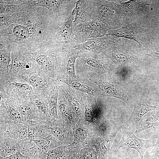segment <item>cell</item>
<instances>
[{
    "label": "cell",
    "mask_w": 159,
    "mask_h": 159,
    "mask_svg": "<svg viewBox=\"0 0 159 159\" xmlns=\"http://www.w3.org/2000/svg\"><path fill=\"white\" fill-rule=\"evenodd\" d=\"M75 67L102 73L111 71L113 67L102 52H87L80 53L76 60Z\"/></svg>",
    "instance_id": "1"
},
{
    "label": "cell",
    "mask_w": 159,
    "mask_h": 159,
    "mask_svg": "<svg viewBox=\"0 0 159 159\" xmlns=\"http://www.w3.org/2000/svg\"><path fill=\"white\" fill-rule=\"evenodd\" d=\"M72 29L76 45L90 39L102 37L107 31L104 23L97 19L78 23L73 26Z\"/></svg>",
    "instance_id": "2"
},
{
    "label": "cell",
    "mask_w": 159,
    "mask_h": 159,
    "mask_svg": "<svg viewBox=\"0 0 159 159\" xmlns=\"http://www.w3.org/2000/svg\"><path fill=\"white\" fill-rule=\"evenodd\" d=\"M88 79L98 86L101 95L116 97L126 103H131L132 102L130 94L120 87L110 84L99 78L90 77Z\"/></svg>",
    "instance_id": "3"
},
{
    "label": "cell",
    "mask_w": 159,
    "mask_h": 159,
    "mask_svg": "<svg viewBox=\"0 0 159 159\" xmlns=\"http://www.w3.org/2000/svg\"><path fill=\"white\" fill-rule=\"evenodd\" d=\"M155 138L149 140L141 139L136 137L133 133H124L120 142L115 146V151L117 152L121 147L125 146L133 148L139 153L141 159H144V154L149 148L154 146Z\"/></svg>",
    "instance_id": "4"
},
{
    "label": "cell",
    "mask_w": 159,
    "mask_h": 159,
    "mask_svg": "<svg viewBox=\"0 0 159 159\" xmlns=\"http://www.w3.org/2000/svg\"><path fill=\"white\" fill-rule=\"evenodd\" d=\"M93 0H77L72 14L74 16L72 27L81 22H86L92 20L91 12Z\"/></svg>",
    "instance_id": "5"
},
{
    "label": "cell",
    "mask_w": 159,
    "mask_h": 159,
    "mask_svg": "<svg viewBox=\"0 0 159 159\" xmlns=\"http://www.w3.org/2000/svg\"><path fill=\"white\" fill-rule=\"evenodd\" d=\"M112 42L109 37H101L88 40L74 47L80 53L87 52H103Z\"/></svg>",
    "instance_id": "6"
},
{
    "label": "cell",
    "mask_w": 159,
    "mask_h": 159,
    "mask_svg": "<svg viewBox=\"0 0 159 159\" xmlns=\"http://www.w3.org/2000/svg\"><path fill=\"white\" fill-rule=\"evenodd\" d=\"M74 18V16L72 14L58 30L59 38L65 42L67 46L76 45L75 36L72 29Z\"/></svg>",
    "instance_id": "7"
},
{
    "label": "cell",
    "mask_w": 159,
    "mask_h": 159,
    "mask_svg": "<svg viewBox=\"0 0 159 159\" xmlns=\"http://www.w3.org/2000/svg\"><path fill=\"white\" fill-rule=\"evenodd\" d=\"M158 106L151 105L141 102H135L133 110L129 117L127 122L135 127L145 114L150 111L154 110Z\"/></svg>",
    "instance_id": "8"
},
{
    "label": "cell",
    "mask_w": 159,
    "mask_h": 159,
    "mask_svg": "<svg viewBox=\"0 0 159 159\" xmlns=\"http://www.w3.org/2000/svg\"><path fill=\"white\" fill-rule=\"evenodd\" d=\"M70 84L73 88L84 93L87 94L91 96H96L100 95L98 88L96 89L86 82L79 81L76 79L72 80Z\"/></svg>",
    "instance_id": "9"
},
{
    "label": "cell",
    "mask_w": 159,
    "mask_h": 159,
    "mask_svg": "<svg viewBox=\"0 0 159 159\" xmlns=\"http://www.w3.org/2000/svg\"><path fill=\"white\" fill-rule=\"evenodd\" d=\"M102 53L115 63H125L131 59L130 57L128 55L122 53L115 48L106 50Z\"/></svg>",
    "instance_id": "10"
},
{
    "label": "cell",
    "mask_w": 159,
    "mask_h": 159,
    "mask_svg": "<svg viewBox=\"0 0 159 159\" xmlns=\"http://www.w3.org/2000/svg\"><path fill=\"white\" fill-rule=\"evenodd\" d=\"M58 97V92L54 90L50 94L48 99L49 113L52 117H56L57 116V105Z\"/></svg>",
    "instance_id": "11"
},
{
    "label": "cell",
    "mask_w": 159,
    "mask_h": 159,
    "mask_svg": "<svg viewBox=\"0 0 159 159\" xmlns=\"http://www.w3.org/2000/svg\"><path fill=\"white\" fill-rule=\"evenodd\" d=\"M107 35H111L118 37H124L128 39H134L136 41L135 37L132 33L125 29H120L109 31Z\"/></svg>",
    "instance_id": "12"
},
{
    "label": "cell",
    "mask_w": 159,
    "mask_h": 159,
    "mask_svg": "<svg viewBox=\"0 0 159 159\" xmlns=\"http://www.w3.org/2000/svg\"><path fill=\"white\" fill-rule=\"evenodd\" d=\"M154 120L153 117L151 116L146 120L139 122L135 126L136 132H139L145 130L153 127Z\"/></svg>",
    "instance_id": "13"
},
{
    "label": "cell",
    "mask_w": 159,
    "mask_h": 159,
    "mask_svg": "<svg viewBox=\"0 0 159 159\" xmlns=\"http://www.w3.org/2000/svg\"><path fill=\"white\" fill-rule=\"evenodd\" d=\"M13 31L15 35L20 38L25 39L29 36L28 32L27 29L21 25L15 26L14 28Z\"/></svg>",
    "instance_id": "14"
},
{
    "label": "cell",
    "mask_w": 159,
    "mask_h": 159,
    "mask_svg": "<svg viewBox=\"0 0 159 159\" xmlns=\"http://www.w3.org/2000/svg\"><path fill=\"white\" fill-rule=\"evenodd\" d=\"M69 98V100L72 109L74 111L77 113H80L81 109L80 104L74 97V94L69 93L66 95Z\"/></svg>",
    "instance_id": "15"
},
{
    "label": "cell",
    "mask_w": 159,
    "mask_h": 159,
    "mask_svg": "<svg viewBox=\"0 0 159 159\" xmlns=\"http://www.w3.org/2000/svg\"><path fill=\"white\" fill-rule=\"evenodd\" d=\"M29 81L32 86L36 87H42L45 84V81L43 79L36 76L31 77Z\"/></svg>",
    "instance_id": "16"
},
{
    "label": "cell",
    "mask_w": 159,
    "mask_h": 159,
    "mask_svg": "<svg viewBox=\"0 0 159 159\" xmlns=\"http://www.w3.org/2000/svg\"><path fill=\"white\" fill-rule=\"evenodd\" d=\"M15 148L12 146H5L1 148V157L8 156L16 152Z\"/></svg>",
    "instance_id": "17"
},
{
    "label": "cell",
    "mask_w": 159,
    "mask_h": 159,
    "mask_svg": "<svg viewBox=\"0 0 159 159\" xmlns=\"http://www.w3.org/2000/svg\"><path fill=\"white\" fill-rule=\"evenodd\" d=\"M149 159H159V136L151 150L149 157Z\"/></svg>",
    "instance_id": "18"
},
{
    "label": "cell",
    "mask_w": 159,
    "mask_h": 159,
    "mask_svg": "<svg viewBox=\"0 0 159 159\" xmlns=\"http://www.w3.org/2000/svg\"><path fill=\"white\" fill-rule=\"evenodd\" d=\"M110 144L111 141L110 139H105L102 143L100 147L99 151L100 153L103 155L105 154L109 150Z\"/></svg>",
    "instance_id": "19"
},
{
    "label": "cell",
    "mask_w": 159,
    "mask_h": 159,
    "mask_svg": "<svg viewBox=\"0 0 159 159\" xmlns=\"http://www.w3.org/2000/svg\"><path fill=\"white\" fill-rule=\"evenodd\" d=\"M80 159H97V155L94 151L88 150L81 154Z\"/></svg>",
    "instance_id": "20"
},
{
    "label": "cell",
    "mask_w": 159,
    "mask_h": 159,
    "mask_svg": "<svg viewBox=\"0 0 159 159\" xmlns=\"http://www.w3.org/2000/svg\"><path fill=\"white\" fill-rule=\"evenodd\" d=\"M158 106L155 108L151 113L154 120V125L153 127L154 128L159 127V107Z\"/></svg>",
    "instance_id": "21"
},
{
    "label": "cell",
    "mask_w": 159,
    "mask_h": 159,
    "mask_svg": "<svg viewBox=\"0 0 159 159\" xmlns=\"http://www.w3.org/2000/svg\"><path fill=\"white\" fill-rule=\"evenodd\" d=\"M59 109L61 114L69 118L71 117V115L69 108L64 104H61L59 106Z\"/></svg>",
    "instance_id": "22"
},
{
    "label": "cell",
    "mask_w": 159,
    "mask_h": 159,
    "mask_svg": "<svg viewBox=\"0 0 159 159\" xmlns=\"http://www.w3.org/2000/svg\"><path fill=\"white\" fill-rule=\"evenodd\" d=\"M76 137L80 140H83L87 137L86 131L83 129L79 128L77 129L75 132Z\"/></svg>",
    "instance_id": "23"
},
{
    "label": "cell",
    "mask_w": 159,
    "mask_h": 159,
    "mask_svg": "<svg viewBox=\"0 0 159 159\" xmlns=\"http://www.w3.org/2000/svg\"><path fill=\"white\" fill-rule=\"evenodd\" d=\"M26 158L18 151L8 156L1 157V159H26Z\"/></svg>",
    "instance_id": "24"
},
{
    "label": "cell",
    "mask_w": 159,
    "mask_h": 159,
    "mask_svg": "<svg viewBox=\"0 0 159 159\" xmlns=\"http://www.w3.org/2000/svg\"><path fill=\"white\" fill-rule=\"evenodd\" d=\"M19 109L21 113L26 117L29 116L32 112L31 108L27 105L21 106L20 107Z\"/></svg>",
    "instance_id": "25"
},
{
    "label": "cell",
    "mask_w": 159,
    "mask_h": 159,
    "mask_svg": "<svg viewBox=\"0 0 159 159\" xmlns=\"http://www.w3.org/2000/svg\"><path fill=\"white\" fill-rule=\"evenodd\" d=\"M37 62L39 64L45 66L48 64V59L45 56L40 55L38 57L36 58Z\"/></svg>",
    "instance_id": "26"
},
{
    "label": "cell",
    "mask_w": 159,
    "mask_h": 159,
    "mask_svg": "<svg viewBox=\"0 0 159 159\" xmlns=\"http://www.w3.org/2000/svg\"><path fill=\"white\" fill-rule=\"evenodd\" d=\"M85 116L86 120L89 122H92L93 119V113L91 109L86 108L85 110Z\"/></svg>",
    "instance_id": "27"
},
{
    "label": "cell",
    "mask_w": 159,
    "mask_h": 159,
    "mask_svg": "<svg viewBox=\"0 0 159 159\" xmlns=\"http://www.w3.org/2000/svg\"><path fill=\"white\" fill-rule=\"evenodd\" d=\"M28 136L31 138H34L37 136L38 133L37 129L33 127L28 128Z\"/></svg>",
    "instance_id": "28"
},
{
    "label": "cell",
    "mask_w": 159,
    "mask_h": 159,
    "mask_svg": "<svg viewBox=\"0 0 159 159\" xmlns=\"http://www.w3.org/2000/svg\"><path fill=\"white\" fill-rule=\"evenodd\" d=\"M51 133L53 135L57 138H60L62 136V131L58 127H52L51 129Z\"/></svg>",
    "instance_id": "29"
},
{
    "label": "cell",
    "mask_w": 159,
    "mask_h": 159,
    "mask_svg": "<svg viewBox=\"0 0 159 159\" xmlns=\"http://www.w3.org/2000/svg\"><path fill=\"white\" fill-rule=\"evenodd\" d=\"M19 138L21 140L25 139L28 136V131L26 127L20 128L18 132Z\"/></svg>",
    "instance_id": "30"
},
{
    "label": "cell",
    "mask_w": 159,
    "mask_h": 159,
    "mask_svg": "<svg viewBox=\"0 0 159 159\" xmlns=\"http://www.w3.org/2000/svg\"><path fill=\"white\" fill-rule=\"evenodd\" d=\"M36 104L39 109L42 112L46 114L48 113V111L47 110L46 107L42 102L39 100L36 101Z\"/></svg>",
    "instance_id": "31"
},
{
    "label": "cell",
    "mask_w": 159,
    "mask_h": 159,
    "mask_svg": "<svg viewBox=\"0 0 159 159\" xmlns=\"http://www.w3.org/2000/svg\"><path fill=\"white\" fill-rule=\"evenodd\" d=\"M36 145L39 148H45L47 145V142L43 140H33Z\"/></svg>",
    "instance_id": "32"
},
{
    "label": "cell",
    "mask_w": 159,
    "mask_h": 159,
    "mask_svg": "<svg viewBox=\"0 0 159 159\" xmlns=\"http://www.w3.org/2000/svg\"><path fill=\"white\" fill-rule=\"evenodd\" d=\"M10 115L16 121H19L21 119L20 114L16 110L12 109L10 112Z\"/></svg>",
    "instance_id": "33"
},
{
    "label": "cell",
    "mask_w": 159,
    "mask_h": 159,
    "mask_svg": "<svg viewBox=\"0 0 159 159\" xmlns=\"http://www.w3.org/2000/svg\"><path fill=\"white\" fill-rule=\"evenodd\" d=\"M15 85L16 88L20 90L28 91L30 90L29 86L27 84L17 83Z\"/></svg>",
    "instance_id": "34"
},
{
    "label": "cell",
    "mask_w": 159,
    "mask_h": 159,
    "mask_svg": "<svg viewBox=\"0 0 159 159\" xmlns=\"http://www.w3.org/2000/svg\"><path fill=\"white\" fill-rule=\"evenodd\" d=\"M13 65L16 67H24L26 65L24 63L18 60H15L13 62Z\"/></svg>",
    "instance_id": "35"
},
{
    "label": "cell",
    "mask_w": 159,
    "mask_h": 159,
    "mask_svg": "<svg viewBox=\"0 0 159 159\" xmlns=\"http://www.w3.org/2000/svg\"><path fill=\"white\" fill-rule=\"evenodd\" d=\"M150 55L156 58L159 59V53L156 52H152L150 53Z\"/></svg>",
    "instance_id": "36"
},
{
    "label": "cell",
    "mask_w": 159,
    "mask_h": 159,
    "mask_svg": "<svg viewBox=\"0 0 159 159\" xmlns=\"http://www.w3.org/2000/svg\"><path fill=\"white\" fill-rule=\"evenodd\" d=\"M26 159H42L39 158H27Z\"/></svg>",
    "instance_id": "37"
}]
</instances>
